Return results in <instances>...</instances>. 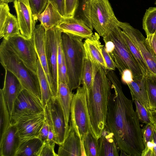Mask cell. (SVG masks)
Instances as JSON below:
<instances>
[{"label":"cell","instance_id":"d6986e66","mask_svg":"<svg viewBox=\"0 0 156 156\" xmlns=\"http://www.w3.org/2000/svg\"><path fill=\"white\" fill-rule=\"evenodd\" d=\"M45 33V30L44 27L40 24L37 25L35 27L33 36L38 58L44 70L51 89V79L48 66L46 51Z\"/></svg>","mask_w":156,"mask_h":156},{"label":"cell","instance_id":"9c48e42d","mask_svg":"<svg viewBox=\"0 0 156 156\" xmlns=\"http://www.w3.org/2000/svg\"><path fill=\"white\" fill-rule=\"evenodd\" d=\"M41 101L28 90L23 89L15 101L11 115V123L23 116L44 112Z\"/></svg>","mask_w":156,"mask_h":156},{"label":"cell","instance_id":"ffe728a7","mask_svg":"<svg viewBox=\"0 0 156 156\" xmlns=\"http://www.w3.org/2000/svg\"><path fill=\"white\" fill-rule=\"evenodd\" d=\"M21 142L16 126L11 124L0 139V156H15Z\"/></svg>","mask_w":156,"mask_h":156},{"label":"cell","instance_id":"7402d4cb","mask_svg":"<svg viewBox=\"0 0 156 156\" xmlns=\"http://www.w3.org/2000/svg\"><path fill=\"white\" fill-rule=\"evenodd\" d=\"M98 156H118L119 150L113 134L105 127L98 139Z\"/></svg>","mask_w":156,"mask_h":156},{"label":"cell","instance_id":"8992f818","mask_svg":"<svg viewBox=\"0 0 156 156\" xmlns=\"http://www.w3.org/2000/svg\"><path fill=\"white\" fill-rule=\"evenodd\" d=\"M87 97L86 88L83 86L79 87L73 94L70 108V126L74 129L82 142L87 134L92 133Z\"/></svg>","mask_w":156,"mask_h":156},{"label":"cell","instance_id":"ba28073f","mask_svg":"<svg viewBox=\"0 0 156 156\" xmlns=\"http://www.w3.org/2000/svg\"><path fill=\"white\" fill-rule=\"evenodd\" d=\"M58 28L54 27L45 30L47 59L51 79V89L54 97H57L58 85L57 34Z\"/></svg>","mask_w":156,"mask_h":156},{"label":"cell","instance_id":"5b68a950","mask_svg":"<svg viewBox=\"0 0 156 156\" xmlns=\"http://www.w3.org/2000/svg\"><path fill=\"white\" fill-rule=\"evenodd\" d=\"M76 37L65 33L62 34V43L66 66L68 84L72 91L82 84L83 60L85 56L83 43Z\"/></svg>","mask_w":156,"mask_h":156},{"label":"cell","instance_id":"cb8c5ba5","mask_svg":"<svg viewBox=\"0 0 156 156\" xmlns=\"http://www.w3.org/2000/svg\"><path fill=\"white\" fill-rule=\"evenodd\" d=\"M73 95L67 83H58L57 97L62 108L66 123L68 126H69L70 106Z\"/></svg>","mask_w":156,"mask_h":156},{"label":"cell","instance_id":"7bdbcfd3","mask_svg":"<svg viewBox=\"0 0 156 156\" xmlns=\"http://www.w3.org/2000/svg\"><path fill=\"white\" fill-rule=\"evenodd\" d=\"M49 129L48 125L45 120L42 127L38 137L43 143L48 140Z\"/></svg>","mask_w":156,"mask_h":156},{"label":"cell","instance_id":"603a6c76","mask_svg":"<svg viewBox=\"0 0 156 156\" xmlns=\"http://www.w3.org/2000/svg\"><path fill=\"white\" fill-rule=\"evenodd\" d=\"M146 77L141 75L135 77L126 84L128 86L132 100H137L147 110H149L145 87Z\"/></svg>","mask_w":156,"mask_h":156},{"label":"cell","instance_id":"4fadbf2b","mask_svg":"<svg viewBox=\"0 0 156 156\" xmlns=\"http://www.w3.org/2000/svg\"><path fill=\"white\" fill-rule=\"evenodd\" d=\"M51 115L55 134V143L62 144L69 133L70 126L67 125L62 108L57 97H53L47 104Z\"/></svg>","mask_w":156,"mask_h":156},{"label":"cell","instance_id":"4dcf8cb0","mask_svg":"<svg viewBox=\"0 0 156 156\" xmlns=\"http://www.w3.org/2000/svg\"><path fill=\"white\" fill-rule=\"evenodd\" d=\"M145 87L149 109H156V74L151 73L146 76Z\"/></svg>","mask_w":156,"mask_h":156},{"label":"cell","instance_id":"ab89813d","mask_svg":"<svg viewBox=\"0 0 156 156\" xmlns=\"http://www.w3.org/2000/svg\"><path fill=\"white\" fill-rule=\"evenodd\" d=\"M154 127L152 124L145 125L141 129L143 141L145 147L147 143L151 140Z\"/></svg>","mask_w":156,"mask_h":156},{"label":"cell","instance_id":"ac0fdd59","mask_svg":"<svg viewBox=\"0 0 156 156\" xmlns=\"http://www.w3.org/2000/svg\"><path fill=\"white\" fill-rule=\"evenodd\" d=\"M85 56L95 65L107 70L102 49L104 46L100 41V36L97 32L91 37L86 39L83 43Z\"/></svg>","mask_w":156,"mask_h":156},{"label":"cell","instance_id":"484cf974","mask_svg":"<svg viewBox=\"0 0 156 156\" xmlns=\"http://www.w3.org/2000/svg\"><path fill=\"white\" fill-rule=\"evenodd\" d=\"M37 74L40 83L41 101L44 107L50 99L54 97L48 79L38 58Z\"/></svg>","mask_w":156,"mask_h":156},{"label":"cell","instance_id":"bcb514c9","mask_svg":"<svg viewBox=\"0 0 156 156\" xmlns=\"http://www.w3.org/2000/svg\"><path fill=\"white\" fill-rule=\"evenodd\" d=\"M121 76L122 81L126 84L133 80L132 74L131 72L128 70L125 71Z\"/></svg>","mask_w":156,"mask_h":156},{"label":"cell","instance_id":"9a60e30c","mask_svg":"<svg viewBox=\"0 0 156 156\" xmlns=\"http://www.w3.org/2000/svg\"><path fill=\"white\" fill-rule=\"evenodd\" d=\"M1 89L11 115L15 101L23 89V86L13 73L5 70L3 87Z\"/></svg>","mask_w":156,"mask_h":156},{"label":"cell","instance_id":"836d02e7","mask_svg":"<svg viewBox=\"0 0 156 156\" xmlns=\"http://www.w3.org/2000/svg\"><path fill=\"white\" fill-rule=\"evenodd\" d=\"M92 0H79V5L75 17L82 20L93 30L89 19L91 2Z\"/></svg>","mask_w":156,"mask_h":156},{"label":"cell","instance_id":"f1b7e54d","mask_svg":"<svg viewBox=\"0 0 156 156\" xmlns=\"http://www.w3.org/2000/svg\"><path fill=\"white\" fill-rule=\"evenodd\" d=\"M123 37L130 51L139 66L143 75L146 76L151 73L139 49L129 36L122 30Z\"/></svg>","mask_w":156,"mask_h":156},{"label":"cell","instance_id":"5bb4252c","mask_svg":"<svg viewBox=\"0 0 156 156\" xmlns=\"http://www.w3.org/2000/svg\"><path fill=\"white\" fill-rule=\"evenodd\" d=\"M13 3L21 34L25 38H31L35 27L36 20L29 0H15Z\"/></svg>","mask_w":156,"mask_h":156},{"label":"cell","instance_id":"277c9868","mask_svg":"<svg viewBox=\"0 0 156 156\" xmlns=\"http://www.w3.org/2000/svg\"><path fill=\"white\" fill-rule=\"evenodd\" d=\"M0 62L5 70L13 73L26 89L41 100L39 82L37 73L29 69L3 39L0 45Z\"/></svg>","mask_w":156,"mask_h":156},{"label":"cell","instance_id":"f6af8a7d","mask_svg":"<svg viewBox=\"0 0 156 156\" xmlns=\"http://www.w3.org/2000/svg\"><path fill=\"white\" fill-rule=\"evenodd\" d=\"M54 3L61 14L65 17V0H51Z\"/></svg>","mask_w":156,"mask_h":156},{"label":"cell","instance_id":"52a82bcc","mask_svg":"<svg viewBox=\"0 0 156 156\" xmlns=\"http://www.w3.org/2000/svg\"><path fill=\"white\" fill-rule=\"evenodd\" d=\"M89 19L92 28L103 37L107 35L112 26L117 25L119 21L109 0H92Z\"/></svg>","mask_w":156,"mask_h":156},{"label":"cell","instance_id":"e0dca14e","mask_svg":"<svg viewBox=\"0 0 156 156\" xmlns=\"http://www.w3.org/2000/svg\"><path fill=\"white\" fill-rule=\"evenodd\" d=\"M70 127L68 136L64 143L59 145L58 156H85L81 138L70 126Z\"/></svg>","mask_w":156,"mask_h":156},{"label":"cell","instance_id":"7dc6e473","mask_svg":"<svg viewBox=\"0 0 156 156\" xmlns=\"http://www.w3.org/2000/svg\"><path fill=\"white\" fill-rule=\"evenodd\" d=\"M148 112L150 121L156 129V109L153 110H148Z\"/></svg>","mask_w":156,"mask_h":156},{"label":"cell","instance_id":"d6a6232c","mask_svg":"<svg viewBox=\"0 0 156 156\" xmlns=\"http://www.w3.org/2000/svg\"><path fill=\"white\" fill-rule=\"evenodd\" d=\"M85 156H98L99 145L98 139L93 134H87L83 140Z\"/></svg>","mask_w":156,"mask_h":156},{"label":"cell","instance_id":"e575fe53","mask_svg":"<svg viewBox=\"0 0 156 156\" xmlns=\"http://www.w3.org/2000/svg\"><path fill=\"white\" fill-rule=\"evenodd\" d=\"M136 107V113L139 121L145 124H152L147 110L137 100L133 101Z\"/></svg>","mask_w":156,"mask_h":156},{"label":"cell","instance_id":"2e32d148","mask_svg":"<svg viewBox=\"0 0 156 156\" xmlns=\"http://www.w3.org/2000/svg\"><path fill=\"white\" fill-rule=\"evenodd\" d=\"M62 33L76 37L81 40L92 37V30L81 20L74 17L65 18L57 26Z\"/></svg>","mask_w":156,"mask_h":156},{"label":"cell","instance_id":"8fae6325","mask_svg":"<svg viewBox=\"0 0 156 156\" xmlns=\"http://www.w3.org/2000/svg\"><path fill=\"white\" fill-rule=\"evenodd\" d=\"M117 25L137 46L151 73L156 74V57L147 43L146 38L138 30L127 23L119 21Z\"/></svg>","mask_w":156,"mask_h":156},{"label":"cell","instance_id":"60d3db41","mask_svg":"<svg viewBox=\"0 0 156 156\" xmlns=\"http://www.w3.org/2000/svg\"><path fill=\"white\" fill-rule=\"evenodd\" d=\"M8 3L0 1V31L2 30L5 20L10 13Z\"/></svg>","mask_w":156,"mask_h":156},{"label":"cell","instance_id":"f907efd6","mask_svg":"<svg viewBox=\"0 0 156 156\" xmlns=\"http://www.w3.org/2000/svg\"><path fill=\"white\" fill-rule=\"evenodd\" d=\"M120 156H128L126 153L123 151H121V154Z\"/></svg>","mask_w":156,"mask_h":156},{"label":"cell","instance_id":"83f0119b","mask_svg":"<svg viewBox=\"0 0 156 156\" xmlns=\"http://www.w3.org/2000/svg\"><path fill=\"white\" fill-rule=\"evenodd\" d=\"M20 34L17 18L10 12L5 20L2 30L0 31V38L7 40L11 37Z\"/></svg>","mask_w":156,"mask_h":156},{"label":"cell","instance_id":"3957f363","mask_svg":"<svg viewBox=\"0 0 156 156\" xmlns=\"http://www.w3.org/2000/svg\"><path fill=\"white\" fill-rule=\"evenodd\" d=\"M122 32L118 25L112 26L103 37L105 46L114 61L121 76L128 70L131 72L133 77L143 75L123 37Z\"/></svg>","mask_w":156,"mask_h":156},{"label":"cell","instance_id":"f546056e","mask_svg":"<svg viewBox=\"0 0 156 156\" xmlns=\"http://www.w3.org/2000/svg\"><path fill=\"white\" fill-rule=\"evenodd\" d=\"M11 125V115L1 89L0 90V137H3Z\"/></svg>","mask_w":156,"mask_h":156},{"label":"cell","instance_id":"7c38bea8","mask_svg":"<svg viewBox=\"0 0 156 156\" xmlns=\"http://www.w3.org/2000/svg\"><path fill=\"white\" fill-rule=\"evenodd\" d=\"M45 118L44 113L19 118L11 123L15 125L21 142L38 137Z\"/></svg>","mask_w":156,"mask_h":156},{"label":"cell","instance_id":"816d5d0a","mask_svg":"<svg viewBox=\"0 0 156 156\" xmlns=\"http://www.w3.org/2000/svg\"><path fill=\"white\" fill-rule=\"evenodd\" d=\"M154 4H155V5H156V0L155 1V2Z\"/></svg>","mask_w":156,"mask_h":156},{"label":"cell","instance_id":"74e56055","mask_svg":"<svg viewBox=\"0 0 156 156\" xmlns=\"http://www.w3.org/2000/svg\"><path fill=\"white\" fill-rule=\"evenodd\" d=\"M79 5V0H65V17H74Z\"/></svg>","mask_w":156,"mask_h":156},{"label":"cell","instance_id":"4316f807","mask_svg":"<svg viewBox=\"0 0 156 156\" xmlns=\"http://www.w3.org/2000/svg\"><path fill=\"white\" fill-rule=\"evenodd\" d=\"M43 142L38 137L21 142L15 156H37Z\"/></svg>","mask_w":156,"mask_h":156},{"label":"cell","instance_id":"d4e9b609","mask_svg":"<svg viewBox=\"0 0 156 156\" xmlns=\"http://www.w3.org/2000/svg\"><path fill=\"white\" fill-rule=\"evenodd\" d=\"M100 66L94 64L86 56L84 58L82 74V84L86 89L87 93L90 89L96 74Z\"/></svg>","mask_w":156,"mask_h":156},{"label":"cell","instance_id":"c3c4849f","mask_svg":"<svg viewBox=\"0 0 156 156\" xmlns=\"http://www.w3.org/2000/svg\"><path fill=\"white\" fill-rule=\"evenodd\" d=\"M151 140L152 142L154 147L153 149V156H156V129L154 128Z\"/></svg>","mask_w":156,"mask_h":156},{"label":"cell","instance_id":"d590c367","mask_svg":"<svg viewBox=\"0 0 156 156\" xmlns=\"http://www.w3.org/2000/svg\"><path fill=\"white\" fill-rule=\"evenodd\" d=\"M49 0H29L33 16L42 13L45 9Z\"/></svg>","mask_w":156,"mask_h":156},{"label":"cell","instance_id":"b9f144b4","mask_svg":"<svg viewBox=\"0 0 156 156\" xmlns=\"http://www.w3.org/2000/svg\"><path fill=\"white\" fill-rule=\"evenodd\" d=\"M102 51L106 64L107 70L108 71L115 70L116 68L115 64L105 46L102 47Z\"/></svg>","mask_w":156,"mask_h":156},{"label":"cell","instance_id":"7a4b0ae2","mask_svg":"<svg viewBox=\"0 0 156 156\" xmlns=\"http://www.w3.org/2000/svg\"><path fill=\"white\" fill-rule=\"evenodd\" d=\"M112 85L107 70L100 67L92 86L87 93V108L92 133L98 139L106 126L108 102L112 94Z\"/></svg>","mask_w":156,"mask_h":156},{"label":"cell","instance_id":"1f68e13d","mask_svg":"<svg viewBox=\"0 0 156 156\" xmlns=\"http://www.w3.org/2000/svg\"><path fill=\"white\" fill-rule=\"evenodd\" d=\"M143 27L147 36L156 30V7H150L146 10L143 20Z\"/></svg>","mask_w":156,"mask_h":156},{"label":"cell","instance_id":"ee69618b","mask_svg":"<svg viewBox=\"0 0 156 156\" xmlns=\"http://www.w3.org/2000/svg\"><path fill=\"white\" fill-rule=\"evenodd\" d=\"M147 42L156 57V30L153 34L147 36Z\"/></svg>","mask_w":156,"mask_h":156},{"label":"cell","instance_id":"30bf717a","mask_svg":"<svg viewBox=\"0 0 156 156\" xmlns=\"http://www.w3.org/2000/svg\"><path fill=\"white\" fill-rule=\"evenodd\" d=\"M7 41L26 65L37 73L38 57L33 36L31 38L27 39L20 34L9 38Z\"/></svg>","mask_w":156,"mask_h":156},{"label":"cell","instance_id":"f35d334b","mask_svg":"<svg viewBox=\"0 0 156 156\" xmlns=\"http://www.w3.org/2000/svg\"><path fill=\"white\" fill-rule=\"evenodd\" d=\"M44 109L45 120L48 125L49 129L48 141L54 142L55 143V134L54 129L49 111L47 105L44 107Z\"/></svg>","mask_w":156,"mask_h":156},{"label":"cell","instance_id":"6da1fadb","mask_svg":"<svg viewBox=\"0 0 156 156\" xmlns=\"http://www.w3.org/2000/svg\"><path fill=\"white\" fill-rule=\"evenodd\" d=\"M107 76L114 93L109 99L106 127L113 134L119 150L128 156H141L144 146L133 101L125 95L121 82L113 71H107Z\"/></svg>","mask_w":156,"mask_h":156},{"label":"cell","instance_id":"681fc988","mask_svg":"<svg viewBox=\"0 0 156 156\" xmlns=\"http://www.w3.org/2000/svg\"><path fill=\"white\" fill-rule=\"evenodd\" d=\"M14 0H0V1L6 3H9L14 2Z\"/></svg>","mask_w":156,"mask_h":156},{"label":"cell","instance_id":"44dd1931","mask_svg":"<svg viewBox=\"0 0 156 156\" xmlns=\"http://www.w3.org/2000/svg\"><path fill=\"white\" fill-rule=\"evenodd\" d=\"M38 20L45 30L58 25L65 18L60 13L55 5L49 0L44 10L41 14L33 16Z\"/></svg>","mask_w":156,"mask_h":156},{"label":"cell","instance_id":"8d00e7d4","mask_svg":"<svg viewBox=\"0 0 156 156\" xmlns=\"http://www.w3.org/2000/svg\"><path fill=\"white\" fill-rule=\"evenodd\" d=\"M56 143L47 141L43 143L37 154V156H58L54 150Z\"/></svg>","mask_w":156,"mask_h":156}]
</instances>
